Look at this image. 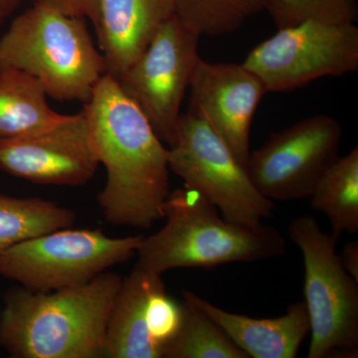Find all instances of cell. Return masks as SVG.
<instances>
[{"mask_svg": "<svg viewBox=\"0 0 358 358\" xmlns=\"http://www.w3.org/2000/svg\"><path fill=\"white\" fill-rule=\"evenodd\" d=\"M122 278L103 272L51 293L9 289L0 317V345L18 358L103 357L110 310Z\"/></svg>", "mask_w": 358, "mask_h": 358, "instance_id": "obj_2", "label": "cell"}, {"mask_svg": "<svg viewBox=\"0 0 358 358\" xmlns=\"http://www.w3.org/2000/svg\"><path fill=\"white\" fill-rule=\"evenodd\" d=\"M83 110L96 159L107 171L98 195L106 220L148 229L164 219L171 193L169 148L109 74L101 78Z\"/></svg>", "mask_w": 358, "mask_h": 358, "instance_id": "obj_1", "label": "cell"}, {"mask_svg": "<svg viewBox=\"0 0 358 358\" xmlns=\"http://www.w3.org/2000/svg\"><path fill=\"white\" fill-rule=\"evenodd\" d=\"M24 0H0V28L4 25Z\"/></svg>", "mask_w": 358, "mask_h": 358, "instance_id": "obj_25", "label": "cell"}, {"mask_svg": "<svg viewBox=\"0 0 358 358\" xmlns=\"http://www.w3.org/2000/svg\"><path fill=\"white\" fill-rule=\"evenodd\" d=\"M75 222L74 211L48 200L0 194V255L20 242Z\"/></svg>", "mask_w": 358, "mask_h": 358, "instance_id": "obj_18", "label": "cell"}, {"mask_svg": "<svg viewBox=\"0 0 358 358\" xmlns=\"http://www.w3.org/2000/svg\"><path fill=\"white\" fill-rule=\"evenodd\" d=\"M339 258L346 272L358 282V242L352 241L346 243Z\"/></svg>", "mask_w": 358, "mask_h": 358, "instance_id": "obj_24", "label": "cell"}, {"mask_svg": "<svg viewBox=\"0 0 358 358\" xmlns=\"http://www.w3.org/2000/svg\"><path fill=\"white\" fill-rule=\"evenodd\" d=\"M164 227L143 237L136 267L162 275L173 268H213L284 255L286 239L272 226L247 228L221 218L201 193L185 186L169 193Z\"/></svg>", "mask_w": 358, "mask_h": 358, "instance_id": "obj_3", "label": "cell"}, {"mask_svg": "<svg viewBox=\"0 0 358 358\" xmlns=\"http://www.w3.org/2000/svg\"><path fill=\"white\" fill-rule=\"evenodd\" d=\"M169 166L228 222L258 228L273 215L274 201L257 189L247 169L192 108L181 115L176 141L169 148Z\"/></svg>", "mask_w": 358, "mask_h": 358, "instance_id": "obj_7", "label": "cell"}, {"mask_svg": "<svg viewBox=\"0 0 358 358\" xmlns=\"http://www.w3.org/2000/svg\"><path fill=\"white\" fill-rule=\"evenodd\" d=\"M143 235L107 236L99 229L64 228L14 245L0 255V275L35 293L86 284L136 254Z\"/></svg>", "mask_w": 358, "mask_h": 358, "instance_id": "obj_5", "label": "cell"}, {"mask_svg": "<svg viewBox=\"0 0 358 358\" xmlns=\"http://www.w3.org/2000/svg\"><path fill=\"white\" fill-rule=\"evenodd\" d=\"M341 136V122L331 115H313L296 122L273 134L262 148L250 154V178L272 201L307 199L338 159Z\"/></svg>", "mask_w": 358, "mask_h": 358, "instance_id": "obj_10", "label": "cell"}, {"mask_svg": "<svg viewBox=\"0 0 358 358\" xmlns=\"http://www.w3.org/2000/svg\"><path fill=\"white\" fill-rule=\"evenodd\" d=\"M36 79L22 71L0 68V140L47 128L62 117Z\"/></svg>", "mask_w": 358, "mask_h": 358, "instance_id": "obj_16", "label": "cell"}, {"mask_svg": "<svg viewBox=\"0 0 358 358\" xmlns=\"http://www.w3.org/2000/svg\"><path fill=\"white\" fill-rule=\"evenodd\" d=\"M100 166L84 110L35 133L0 140V171L45 185L81 186Z\"/></svg>", "mask_w": 358, "mask_h": 358, "instance_id": "obj_11", "label": "cell"}, {"mask_svg": "<svg viewBox=\"0 0 358 358\" xmlns=\"http://www.w3.org/2000/svg\"><path fill=\"white\" fill-rule=\"evenodd\" d=\"M33 3L41 4L68 15L89 18L95 17L96 0H33Z\"/></svg>", "mask_w": 358, "mask_h": 358, "instance_id": "obj_23", "label": "cell"}, {"mask_svg": "<svg viewBox=\"0 0 358 358\" xmlns=\"http://www.w3.org/2000/svg\"><path fill=\"white\" fill-rule=\"evenodd\" d=\"M310 204L331 224V235L358 231V147L329 167L310 195Z\"/></svg>", "mask_w": 358, "mask_h": 358, "instance_id": "obj_17", "label": "cell"}, {"mask_svg": "<svg viewBox=\"0 0 358 358\" xmlns=\"http://www.w3.org/2000/svg\"><path fill=\"white\" fill-rule=\"evenodd\" d=\"M145 317L150 338L164 352V346L178 333L182 319L181 305L167 296L166 285L150 293Z\"/></svg>", "mask_w": 358, "mask_h": 358, "instance_id": "obj_22", "label": "cell"}, {"mask_svg": "<svg viewBox=\"0 0 358 358\" xmlns=\"http://www.w3.org/2000/svg\"><path fill=\"white\" fill-rule=\"evenodd\" d=\"M164 284L162 275L136 266L122 280L108 322L103 357H162V350L148 334L145 312L150 293Z\"/></svg>", "mask_w": 358, "mask_h": 358, "instance_id": "obj_15", "label": "cell"}, {"mask_svg": "<svg viewBox=\"0 0 358 358\" xmlns=\"http://www.w3.org/2000/svg\"><path fill=\"white\" fill-rule=\"evenodd\" d=\"M0 68L30 75L54 100L84 103L106 74L86 18L37 3L16 16L0 38Z\"/></svg>", "mask_w": 358, "mask_h": 358, "instance_id": "obj_4", "label": "cell"}, {"mask_svg": "<svg viewBox=\"0 0 358 358\" xmlns=\"http://www.w3.org/2000/svg\"><path fill=\"white\" fill-rule=\"evenodd\" d=\"M265 9V0H174V15L199 36L236 31Z\"/></svg>", "mask_w": 358, "mask_h": 358, "instance_id": "obj_20", "label": "cell"}, {"mask_svg": "<svg viewBox=\"0 0 358 358\" xmlns=\"http://www.w3.org/2000/svg\"><path fill=\"white\" fill-rule=\"evenodd\" d=\"M193 110L247 169L250 133L265 85L243 64L209 63L199 59L189 86Z\"/></svg>", "mask_w": 358, "mask_h": 358, "instance_id": "obj_12", "label": "cell"}, {"mask_svg": "<svg viewBox=\"0 0 358 358\" xmlns=\"http://www.w3.org/2000/svg\"><path fill=\"white\" fill-rule=\"evenodd\" d=\"M265 9L278 28L313 20L355 22V0H265Z\"/></svg>", "mask_w": 358, "mask_h": 358, "instance_id": "obj_21", "label": "cell"}, {"mask_svg": "<svg viewBox=\"0 0 358 358\" xmlns=\"http://www.w3.org/2000/svg\"><path fill=\"white\" fill-rule=\"evenodd\" d=\"M268 92H286L324 77L358 69V28L355 22L308 20L278 28L250 51L243 63Z\"/></svg>", "mask_w": 358, "mask_h": 358, "instance_id": "obj_8", "label": "cell"}, {"mask_svg": "<svg viewBox=\"0 0 358 358\" xmlns=\"http://www.w3.org/2000/svg\"><path fill=\"white\" fill-rule=\"evenodd\" d=\"M199 37L173 15L140 57L117 78L124 95L169 147L176 141L181 105L200 59Z\"/></svg>", "mask_w": 358, "mask_h": 358, "instance_id": "obj_9", "label": "cell"}, {"mask_svg": "<svg viewBox=\"0 0 358 358\" xmlns=\"http://www.w3.org/2000/svg\"><path fill=\"white\" fill-rule=\"evenodd\" d=\"M289 235L305 264L303 294L312 333L308 358L329 357L338 350L357 355L358 282L336 253L338 238L308 215L294 218Z\"/></svg>", "mask_w": 358, "mask_h": 358, "instance_id": "obj_6", "label": "cell"}, {"mask_svg": "<svg viewBox=\"0 0 358 358\" xmlns=\"http://www.w3.org/2000/svg\"><path fill=\"white\" fill-rule=\"evenodd\" d=\"M182 296L210 317L249 357L294 358L310 333L305 301L289 306L282 317L253 319L224 310L190 291H183Z\"/></svg>", "mask_w": 358, "mask_h": 358, "instance_id": "obj_14", "label": "cell"}, {"mask_svg": "<svg viewBox=\"0 0 358 358\" xmlns=\"http://www.w3.org/2000/svg\"><path fill=\"white\" fill-rule=\"evenodd\" d=\"M178 333L164 348L166 358H249L225 331L196 306L183 300Z\"/></svg>", "mask_w": 358, "mask_h": 358, "instance_id": "obj_19", "label": "cell"}, {"mask_svg": "<svg viewBox=\"0 0 358 358\" xmlns=\"http://www.w3.org/2000/svg\"><path fill=\"white\" fill-rule=\"evenodd\" d=\"M174 15V0H96L93 22L106 74L117 79Z\"/></svg>", "mask_w": 358, "mask_h": 358, "instance_id": "obj_13", "label": "cell"}]
</instances>
